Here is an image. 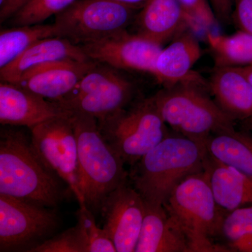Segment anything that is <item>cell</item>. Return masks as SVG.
<instances>
[{
    "mask_svg": "<svg viewBox=\"0 0 252 252\" xmlns=\"http://www.w3.org/2000/svg\"><path fill=\"white\" fill-rule=\"evenodd\" d=\"M208 157L205 143L168 135L132 166L131 181L146 205L163 206L182 181L205 170Z\"/></svg>",
    "mask_w": 252,
    "mask_h": 252,
    "instance_id": "6da1fadb",
    "label": "cell"
},
{
    "mask_svg": "<svg viewBox=\"0 0 252 252\" xmlns=\"http://www.w3.org/2000/svg\"><path fill=\"white\" fill-rule=\"evenodd\" d=\"M60 180L46 166L23 132L1 130L0 194L53 208L65 194Z\"/></svg>",
    "mask_w": 252,
    "mask_h": 252,
    "instance_id": "7a4b0ae2",
    "label": "cell"
},
{
    "mask_svg": "<svg viewBox=\"0 0 252 252\" xmlns=\"http://www.w3.org/2000/svg\"><path fill=\"white\" fill-rule=\"evenodd\" d=\"M68 117L77 140L79 189L86 207L97 214L104 198L127 182L125 162L104 138L95 118L74 111Z\"/></svg>",
    "mask_w": 252,
    "mask_h": 252,
    "instance_id": "3957f363",
    "label": "cell"
},
{
    "mask_svg": "<svg viewBox=\"0 0 252 252\" xmlns=\"http://www.w3.org/2000/svg\"><path fill=\"white\" fill-rule=\"evenodd\" d=\"M201 77L164 88L154 96L164 122L177 133L206 143L210 136L234 127V122L205 91Z\"/></svg>",
    "mask_w": 252,
    "mask_h": 252,
    "instance_id": "277c9868",
    "label": "cell"
},
{
    "mask_svg": "<svg viewBox=\"0 0 252 252\" xmlns=\"http://www.w3.org/2000/svg\"><path fill=\"white\" fill-rule=\"evenodd\" d=\"M185 233L190 252H229L214 243L220 234L223 210L217 205L205 170L182 181L163 205Z\"/></svg>",
    "mask_w": 252,
    "mask_h": 252,
    "instance_id": "5b68a950",
    "label": "cell"
},
{
    "mask_svg": "<svg viewBox=\"0 0 252 252\" xmlns=\"http://www.w3.org/2000/svg\"><path fill=\"white\" fill-rule=\"evenodd\" d=\"M97 122L107 143L132 167L169 135L153 97Z\"/></svg>",
    "mask_w": 252,
    "mask_h": 252,
    "instance_id": "8992f818",
    "label": "cell"
},
{
    "mask_svg": "<svg viewBox=\"0 0 252 252\" xmlns=\"http://www.w3.org/2000/svg\"><path fill=\"white\" fill-rule=\"evenodd\" d=\"M133 9L112 0H76L55 16L59 36L81 46L126 31Z\"/></svg>",
    "mask_w": 252,
    "mask_h": 252,
    "instance_id": "52a82bcc",
    "label": "cell"
},
{
    "mask_svg": "<svg viewBox=\"0 0 252 252\" xmlns=\"http://www.w3.org/2000/svg\"><path fill=\"white\" fill-rule=\"evenodd\" d=\"M67 114L31 127V142L46 167L65 182L79 207H86L79 189L78 145Z\"/></svg>",
    "mask_w": 252,
    "mask_h": 252,
    "instance_id": "ba28073f",
    "label": "cell"
},
{
    "mask_svg": "<svg viewBox=\"0 0 252 252\" xmlns=\"http://www.w3.org/2000/svg\"><path fill=\"white\" fill-rule=\"evenodd\" d=\"M59 222L50 207L0 194V251L36 243L57 229Z\"/></svg>",
    "mask_w": 252,
    "mask_h": 252,
    "instance_id": "9c48e42d",
    "label": "cell"
},
{
    "mask_svg": "<svg viewBox=\"0 0 252 252\" xmlns=\"http://www.w3.org/2000/svg\"><path fill=\"white\" fill-rule=\"evenodd\" d=\"M88 59L117 69L148 72L153 75L162 47L138 34L126 31L79 46Z\"/></svg>",
    "mask_w": 252,
    "mask_h": 252,
    "instance_id": "30bf717a",
    "label": "cell"
},
{
    "mask_svg": "<svg viewBox=\"0 0 252 252\" xmlns=\"http://www.w3.org/2000/svg\"><path fill=\"white\" fill-rule=\"evenodd\" d=\"M145 210L143 198L127 182L104 198L99 212L104 220L103 228L117 252H135Z\"/></svg>",
    "mask_w": 252,
    "mask_h": 252,
    "instance_id": "8fae6325",
    "label": "cell"
},
{
    "mask_svg": "<svg viewBox=\"0 0 252 252\" xmlns=\"http://www.w3.org/2000/svg\"><path fill=\"white\" fill-rule=\"evenodd\" d=\"M68 110L18 84L1 81L0 123L4 126L34 127L53 118L63 117Z\"/></svg>",
    "mask_w": 252,
    "mask_h": 252,
    "instance_id": "7c38bea8",
    "label": "cell"
},
{
    "mask_svg": "<svg viewBox=\"0 0 252 252\" xmlns=\"http://www.w3.org/2000/svg\"><path fill=\"white\" fill-rule=\"evenodd\" d=\"M97 62L63 60L44 63L27 71L18 85L49 100L57 102L74 89Z\"/></svg>",
    "mask_w": 252,
    "mask_h": 252,
    "instance_id": "4fadbf2b",
    "label": "cell"
},
{
    "mask_svg": "<svg viewBox=\"0 0 252 252\" xmlns=\"http://www.w3.org/2000/svg\"><path fill=\"white\" fill-rule=\"evenodd\" d=\"M203 54L196 36L190 31H184L162 48L156 61L153 75L164 88L198 79L194 64Z\"/></svg>",
    "mask_w": 252,
    "mask_h": 252,
    "instance_id": "5bb4252c",
    "label": "cell"
},
{
    "mask_svg": "<svg viewBox=\"0 0 252 252\" xmlns=\"http://www.w3.org/2000/svg\"><path fill=\"white\" fill-rule=\"evenodd\" d=\"M135 21L137 34L162 46L190 28L178 0H148Z\"/></svg>",
    "mask_w": 252,
    "mask_h": 252,
    "instance_id": "9a60e30c",
    "label": "cell"
},
{
    "mask_svg": "<svg viewBox=\"0 0 252 252\" xmlns=\"http://www.w3.org/2000/svg\"><path fill=\"white\" fill-rule=\"evenodd\" d=\"M208 89L219 107L233 120L252 117V84L238 67H216Z\"/></svg>",
    "mask_w": 252,
    "mask_h": 252,
    "instance_id": "2e32d148",
    "label": "cell"
},
{
    "mask_svg": "<svg viewBox=\"0 0 252 252\" xmlns=\"http://www.w3.org/2000/svg\"><path fill=\"white\" fill-rule=\"evenodd\" d=\"M74 60L89 61L80 46L61 36L37 41L8 65L0 69V79L17 84L23 74L32 68L54 61Z\"/></svg>",
    "mask_w": 252,
    "mask_h": 252,
    "instance_id": "e0dca14e",
    "label": "cell"
},
{
    "mask_svg": "<svg viewBox=\"0 0 252 252\" xmlns=\"http://www.w3.org/2000/svg\"><path fill=\"white\" fill-rule=\"evenodd\" d=\"M135 252H190V249L185 233L164 206L146 205Z\"/></svg>",
    "mask_w": 252,
    "mask_h": 252,
    "instance_id": "ac0fdd59",
    "label": "cell"
},
{
    "mask_svg": "<svg viewBox=\"0 0 252 252\" xmlns=\"http://www.w3.org/2000/svg\"><path fill=\"white\" fill-rule=\"evenodd\" d=\"M205 172L217 205L223 211L252 205V176L223 163L210 154Z\"/></svg>",
    "mask_w": 252,
    "mask_h": 252,
    "instance_id": "d6986e66",
    "label": "cell"
},
{
    "mask_svg": "<svg viewBox=\"0 0 252 252\" xmlns=\"http://www.w3.org/2000/svg\"><path fill=\"white\" fill-rule=\"evenodd\" d=\"M133 94V84L119 75L94 92L77 99L57 103L66 110L84 113L95 118L99 122L126 108Z\"/></svg>",
    "mask_w": 252,
    "mask_h": 252,
    "instance_id": "ffe728a7",
    "label": "cell"
},
{
    "mask_svg": "<svg viewBox=\"0 0 252 252\" xmlns=\"http://www.w3.org/2000/svg\"><path fill=\"white\" fill-rule=\"evenodd\" d=\"M212 157L252 176V135L234 127L210 136L206 141Z\"/></svg>",
    "mask_w": 252,
    "mask_h": 252,
    "instance_id": "44dd1931",
    "label": "cell"
},
{
    "mask_svg": "<svg viewBox=\"0 0 252 252\" xmlns=\"http://www.w3.org/2000/svg\"><path fill=\"white\" fill-rule=\"evenodd\" d=\"M216 67L252 66V34L238 31L230 35L206 33Z\"/></svg>",
    "mask_w": 252,
    "mask_h": 252,
    "instance_id": "7402d4cb",
    "label": "cell"
},
{
    "mask_svg": "<svg viewBox=\"0 0 252 252\" xmlns=\"http://www.w3.org/2000/svg\"><path fill=\"white\" fill-rule=\"evenodd\" d=\"M59 36L53 25L39 24L16 26L0 32V69L8 65L37 41Z\"/></svg>",
    "mask_w": 252,
    "mask_h": 252,
    "instance_id": "603a6c76",
    "label": "cell"
},
{
    "mask_svg": "<svg viewBox=\"0 0 252 252\" xmlns=\"http://www.w3.org/2000/svg\"><path fill=\"white\" fill-rule=\"evenodd\" d=\"M76 0H31L11 18L10 24L16 26L39 24L61 12Z\"/></svg>",
    "mask_w": 252,
    "mask_h": 252,
    "instance_id": "cb8c5ba5",
    "label": "cell"
},
{
    "mask_svg": "<svg viewBox=\"0 0 252 252\" xmlns=\"http://www.w3.org/2000/svg\"><path fill=\"white\" fill-rule=\"evenodd\" d=\"M78 226L85 241L86 252H117L107 230L96 224L94 213L86 207L77 212Z\"/></svg>",
    "mask_w": 252,
    "mask_h": 252,
    "instance_id": "d4e9b609",
    "label": "cell"
},
{
    "mask_svg": "<svg viewBox=\"0 0 252 252\" xmlns=\"http://www.w3.org/2000/svg\"><path fill=\"white\" fill-rule=\"evenodd\" d=\"M113 67L96 65L78 82L74 89L65 97L56 102H64L94 92L120 75Z\"/></svg>",
    "mask_w": 252,
    "mask_h": 252,
    "instance_id": "484cf974",
    "label": "cell"
},
{
    "mask_svg": "<svg viewBox=\"0 0 252 252\" xmlns=\"http://www.w3.org/2000/svg\"><path fill=\"white\" fill-rule=\"evenodd\" d=\"M31 252H86V244L80 228L75 226L64 230L54 238L44 240L29 249Z\"/></svg>",
    "mask_w": 252,
    "mask_h": 252,
    "instance_id": "4316f807",
    "label": "cell"
},
{
    "mask_svg": "<svg viewBox=\"0 0 252 252\" xmlns=\"http://www.w3.org/2000/svg\"><path fill=\"white\" fill-rule=\"evenodd\" d=\"M220 234L229 244L244 235H252V205L228 212L223 217Z\"/></svg>",
    "mask_w": 252,
    "mask_h": 252,
    "instance_id": "83f0119b",
    "label": "cell"
},
{
    "mask_svg": "<svg viewBox=\"0 0 252 252\" xmlns=\"http://www.w3.org/2000/svg\"><path fill=\"white\" fill-rule=\"evenodd\" d=\"M188 16L190 28L211 32L217 26L216 15L209 0H178Z\"/></svg>",
    "mask_w": 252,
    "mask_h": 252,
    "instance_id": "f1b7e54d",
    "label": "cell"
},
{
    "mask_svg": "<svg viewBox=\"0 0 252 252\" xmlns=\"http://www.w3.org/2000/svg\"><path fill=\"white\" fill-rule=\"evenodd\" d=\"M231 18L239 31L252 34V0H233Z\"/></svg>",
    "mask_w": 252,
    "mask_h": 252,
    "instance_id": "f546056e",
    "label": "cell"
},
{
    "mask_svg": "<svg viewBox=\"0 0 252 252\" xmlns=\"http://www.w3.org/2000/svg\"><path fill=\"white\" fill-rule=\"evenodd\" d=\"M217 19L228 22L232 17L233 0H209Z\"/></svg>",
    "mask_w": 252,
    "mask_h": 252,
    "instance_id": "4dcf8cb0",
    "label": "cell"
},
{
    "mask_svg": "<svg viewBox=\"0 0 252 252\" xmlns=\"http://www.w3.org/2000/svg\"><path fill=\"white\" fill-rule=\"evenodd\" d=\"M31 0H7L4 7L0 9L1 23L11 18L16 12Z\"/></svg>",
    "mask_w": 252,
    "mask_h": 252,
    "instance_id": "1f68e13d",
    "label": "cell"
},
{
    "mask_svg": "<svg viewBox=\"0 0 252 252\" xmlns=\"http://www.w3.org/2000/svg\"><path fill=\"white\" fill-rule=\"evenodd\" d=\"M135 9H141L148 0H112Z\"/></svg>",
    "mask_w": 252,
    "mask_h": 252,
    "instance_id": "d6a6232c",
    "label": "cell"
},
{
    "mask_svg": "<svg viewBox=\"0 0 252 252\" xmlns=\"http://www.w3.org/2000/svg\"><path fill=\"white\" fill-rule=\"evenodd\" d=\"M242 72L243 73L244 75L247 77V79L250 81V82L252 84V67H238Z\"/></svg>",
    "mask_w": 252,
    "mask_h": 252,
    "instance_id": "836d02e7",
    "label": "cell"
},
{
    "mask_svg": "<svg viewBox=\"0 0 252 252\" xmlns=\"http://www.w3.org/2000/svg\"><path fill=\"white\" fill-rule=\"evenodd\" d=\"M245 127L249 130H252V117L248 119V120L245 121Z\"/></svg>",
    "mask_w": 252,
    "mask_h": 252,
    "instance_id": "e575fe53",
    "label": "cell"
},
{
    "mask_svg": "<svg viewBox=\"0 0 252 252\" xmlns=\"http://www.w3.org/2000/svg\"><path fill=\"white\" fill-rule=\"evenodd\" d=\"M6 2H7V0H0V9L4 7Z\"/></svg>",
    "mask_w": 252,
    "mask_h": 252,
    "instance_id": "d590c367",
    "label": "cell"
}]
</instances>
